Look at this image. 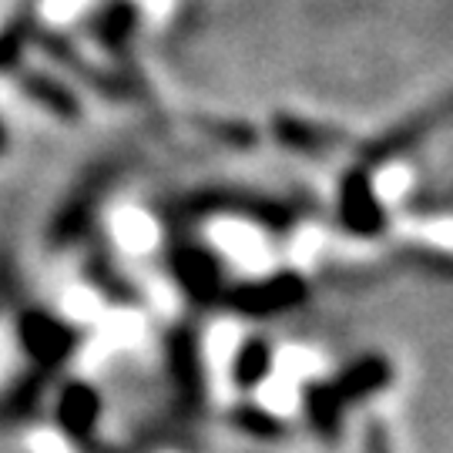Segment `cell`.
<instances>
[{
  "label": "cell",
  "instance_id": "cell-3",
  "mask_svg": "<svg viewBox=\"0 0 453 453\" xmlns=\"http://www.w3.org/2000/svg\"><path fill=\"white\" fill-rule=\"evenodd\" d=\"M34 48H41L50 58V65L67 71L74 81L88 88L91 95L111 104H155L151 84H148L145 71H118L111 65H97L81 50L74 37H67L58 27L37 24L34 31Z\"/></svg>",
  "mask_w": 453,
  "mask_h": 453
},
{
  "label": "cell",
  "instance_id": "cell-23",
  "mask_svg": "<svg viewBox=\"0 0 453 453\" xmlns=\"http://www.w3.org/2000/svg\"><path fill=\"white\" fill-rule=\"evenodd\" d=\"M7 148H11V134H7V125H4V118H0V158L7 155Z\"/></svg>",
  "mask_w": 453,
  "mask_h": 453
},
{
  "label": "cell",
  "instance_id": "cell-11",
  "mask_svg": "<svg viewBox=\"0 0 453 453\" xmlns=\"http://www.w3.org/2000/svg\"><path fill=\"white\" fill-rule=\"evenodd\" d=\"M11 78H14L17 91L27 97L34 108H41L44 114H50V118H58V121H65V125H74V121L84 118L81 95H78L61 74L44 71V67L20 65Z\"/></svg>",
  "mask_w": 453,
  "mask_h": 453
},
{
  "label": "cell",
  "instance_id": "cell-16",
  "mask_svg": "<svg viewBox=\"0 0 453 453\" xmlns=\"http://www.w3.org/2000/svg\"><path fill=\"white\" fill-rule=\"evenodd\" d=\"M192 125L205 142L219 148H228V151H252L259 148L262 134L252 121H242V118H226V114H205V111H195L188 118Z\"/></svg>",
  "mask_w": 453,
  "mask_h": 453
},
{
  "label": "cell",
  "instance_id": "cell-8",
  "mask_svg": "<svg viewBox=\"0 0 453 453\" xmlns=\"http://www.w3.org/2000/svg\"><path fill=\"white\" fill-rule=\"evenodd\" d=\"M14 333L20 353L41 370H58L81 346L78 326H71L67 319H61L58 312H50L44 306L20 309L14 319Z\"/></svg>",
  "mask_w": 453,
  "mask_h": 453
},
{
  "label": "cell",
  "instance_id": "cell-20",
  "mask_svg": "<svg viewBox=\"0 0 453 453\" xmlns=\"http://www.w3.org/2000/svg\"><path fill=\"white\" fill-rule=\"evenodd\" d=\"M389 262L400 265L406 273H420V275H434L440 282H447L453 275L450 256L443 249H434V245H420V242H403L389 252Z\"/></svg>",
  "mask_w": 453,
  "mask_h": 453
},
{
  "label": "cell",
  "instance_id": "cell-6",
  "mask_svg": "<svg viewBox=\"0 0 453 453\" xmlns=\"http://www.w3.org/2000/svg\"><path fill=\"white\" fill-rule=\"evenodd\" d=\"M447 118H450V97L443 95L434 104L420 108V111L406 114L403 121L389 125L387 131L372 134L366 142H357V148H353L357 151V165L376 172V168H383L389 162H400L406 155H413L430 134H437L447 125Z\"/></svg>",
  "mask_w": 453,
  "mask_h": 453
},
{
  "label": "cell",
  "instance_id": "cell-15",
  "mask_svg": "<svg viewBox=\"0 0 453 453\" xmlns=\"http://www.w3.org/2000/svg\"><path fill=\"white\" fill-rule=\"evenodd\" d=\"M393 383V363L383 353H366V357L353 359L349 366H342L340 376L333 380V389L342 400V406H357L372 400L376 393Z\"/></svg>",
  "mask_w": 453,
  "mask_h": 453
},
{
  "label": "cell",
  "instance_id": "cell-21",
  "mask_svg": "<svg viewBox=\"0 0 453 453\" xmlns=\"http://www.w3.org/2000/svg\"><path fill=\"white\" fill-rule=\"evenodd\" d=\"M228 423L235 430H242L245 437H256V440H275L286 434V423L256 403H239L228 413Z\"/></svg>",
  "mask_w": 453,
  "mask_h": 453
},
{
  "label": "cell",
  "instance_id": "cell-17",
  "mask_svg": "<svg viewBox=\"0 0 453 453\" xmlns=\"http://www.w3.org/2000/svg\"><path fill=\"white\" fill-rule=\"evenodd\" d=\"M41 17L34 4H20L14 14L0 24V74H14L24 65V50L34 44V31H37Z\"/></svg>",
  "mask_w": 453,
  "mask_h": 453
},
{
  "label": "cell",
  "instance_id": "cell-9",
  "mask_svg": "<svg viewBox=\"0 0 453 453\" xmlns=\"http://www.w3.org/2000/svg\"><path fill=\"white\" fill-rule=\"evenodd\" d=\"M142 27V4L138 0H101L84 14V34L111 58V67H134V37Z\"/></svg>",
  "mask_w": 453,
  "mask_h": 453
},
{
  "label": "cell",
  "instance_id": "cell-12",
  "mask_svg": "<svg viewBox=\"0 0 453 453\" xmlns=\"http://www.w3.org/2000/svg\"><path fill=\"white\" fill-rule=\"evenodd\" d=\"M81 275L97 296H104L114 306H142L145 303L138 282L118 265L111 249L101 242L95 232L88 235V252H84V262H81Z\"/></svg>",
  "mask_w": 453,
  "mask_h": 453
},
{
  "label": "cell",
  "instance_id": "cell-14",
  "mask_svg": "<svg viewBox=\"0 0 453 453\" xmlns=\"http://www.w3.org/2000/svg\"><path fill=\"white\" fill-rule=\"evenodd\" d=\"M101 410H104L101 393L91 383H84V380H71L58 393L54 420L71 440H88L95 434L97 420H101Z\"/></svg>",
  "mask_w": 453,
  "mask_h": 453
},
{
  "label": "cell",
  "instance_id": "cell-22",
  "mask_svg": "<svg viewBox=\"0 0 453 453\" xmlns=\"http://www.w3.org/2000/svg\"><path fill=\"white\" fill-rule=\"evenodd\" d=\"M403 211L413 219H443L450 215V192L440 185H420L403 198Z\"/></svg>",
  "mask_w": 453,
  "mask_h": 453
},
{
  "label": "cell",
  "instance_id": "cell-2",
  "mask_svg": "<svg viewBox=\"0 0 453 453\" xmlns=\"http://www.w3.org/2000/svg\"><path fill=\"white\" fill-rule=\"evenodd\" d=\"M134 165H138V151L134 148H118V151L101 155L84 168L78 181L71 185V192L61 198L58 211L50 215L48 232H44V245L50 252H65V249L84 242L95 232L101 205L134 172Z\"/></svg>",
  "mask_w": 453,
  "mask_h": 453
},
{
  "label": "cell",
  "instance_id": "cell-19",
  "mask_svg": "<svg viewBox=\"0 0 453 453\" xmlns=\"http://www.w3.org/2000/svg\"><path fill=\"white\" fill-rule=\"evenodd\" d=\"M303 410H306L309 426L319 434V437H336L346 420V406L336 396L333 383H319V380H309L303 387Z\"/></svg>",
  "mask_w": 453,
  "mask_h": 453
},
{
  "label": "cell",
  "instance_id": "cell-5",
  "mask_svg": "<svg viewBox=\"0 0 453 453\" xmlns=\"http://www.w3.org/2000/svg\"><path fill=\"white\" fill-rule=\"evenodd\" d=\"M309 279L299 269H279V273L259 275V279H245V282H232L222 296V309L242 319H275L286 316L292 309L306 306Z\"/></svg>",
  "mask_w": 453,
  "mask_h": 453
},
{
  "label": "cell",
  "instance_id": "cell-4",
  "mask_svg": "<svg viewBox=\"0 0 453 453\" xmlns=\"http://www.w3.org/2000/svg\"><path fill=\"white\" fill-rule=\"evenodd\" d=\"M165 269L195 309L222 306V296L228 289L226 262L209 242L175 228L172 242L165 249Z\"/></svg>",
  "mask_w": 453,
  "mask_h": 453
},
{
  "label": "cell",
  "instance_id": "cell-13",
  "mask_svg": "<svg viewBox=\"0 0 453 453\" xmlns=\"http://www.w3.org/2000/svg\"><path fill=\"white\" fill-rule=\"evenodd\" d=\"M168 370L179 387L185 406H202L205 400V366H202V333L195 323H179L168 333Z\"/></svg>",
  "mask_w": 453,
  "mask_h": 453
},
{
  "label": "cell",
  "instance_id": "cell-10",
  "mask_svg": "<svg viewBox=\"0 0 453 453\" xmlns=\"http://www.w3.org/2000/svg\"><path fill=\"white\" fill-rule=\"evenodd\" d=\"M269 134L279 148L306 155V158H329V155H340L346 148H357V138L340 125L312 121V118L292 111H275L269 118Z\"/></svg>",
  "mask_w": 453,
  "mask_h": 453
},
{
  "label": "cell",
  "instance_id": "cell-7",
  "mask_svg": "<svg viewBox=\"0 0 453 453\" xmlns=\"http://www.w3.org/2000/svg\"><path fill=\"white\" fill-rule=\"evenodd\" d=\"M336 222L359 242H376L389 232V211L376 195L370 168L349 165L336 179Z\"/></svg>",
  "mask_w": 453,
  "mask_h": 453
},
{
  "label": "cell",
  "instance_id": "cell-1",
  "mask_svg": "<svg viewBox=\"0 0 453 453\" xmlns=\"http://www.w3.org/2000/svg\"><path fill=\"white\" fill-rule=\"evenodd\" d=\"M155 219L168 222L172 228L195 226L205 219H242L252 226L265 228L269 235L289 239L303 222V205L269 195L259 188H245V185H195L181 192L162 195L151 202Z\"/></svg>",
  "mask_w": 453,
  "mask_h": 453
},
{
  "label": "cell",
  "instance_id": "cell-18",
  "mask_svg": "<svg viewBox=\"0 0 453 453\" xmlns=\"http://www.w3.org/2000/svg\"><path fill=\"white\" fill-rule=\"evenodd\" d=\"M275 370V346L265 336H249V340L232 353V383L245 393L259 389Z\"/></svg>",
  "mask_w": 453,
  "mask_h": 453
}]
</instances>
